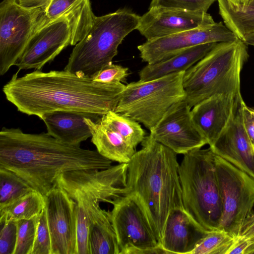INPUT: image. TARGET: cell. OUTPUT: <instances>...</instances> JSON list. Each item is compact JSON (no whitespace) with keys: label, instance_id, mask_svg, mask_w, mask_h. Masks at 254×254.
I'll list each match as a JSON object with an SVG mask.
<instances>
[{"label":"cell","instance_id":"obj_21","mask_svg":"<svg viewBox=\"0 0 254 254\" xmlns=\"http://www.w3.org/2000/svg\"><path fill=\"white\" fill-rule=\"evenodd\" d=\"M101 117L74 112L56 111L43 115L40 119L45 123L49 134L65 143L80 146L92 136L84 119L97 120Z\"/></svg>","mask_w":254,"mask_h":254},{"label":"cell","instance_id":"obj_29","mask_svg":"<svg viewBox=\"0 0 254 254\" xmlns=\"http://www.w3.org/2000/svg\"><path fill=\"white\" fill-rule=\"evenodd\" d=\"M39 216L17 221V240L14 254H32Z\"/></svg>","mask_w":254,"mask_h":254},{"label":"cell","instance_id":"obj_20","mask_svg":"<svg viewBox=\"0 0 254 254\" xmlns=\"http://www.w3.org/2000/svg\"><path fill=\"white\" fill-rule=\"evenodd\" d=\"M208 232L184 208H177L167 217L160 246L165 254H190Z\"/></svg>","mask_w":254,"mask_h":254},{"label":"cell","instance_id":"obj_8","mask_svg":"<svg viewBox=\"0 0 254 254\" xmlns=\"http://www.w3.org/2000/svg\"><path fill=\"white\" fill-rule=\"evenodd\" d=\"M185 71L126 85L115 112L142 124L151 130L175 103L185 99Z\"/></svg>","mask_w":254,"mask_h":254},{"label":"cell","instance_id":"obj_37","mask_svg":"<svg viewBox=\"0 0 254 254\" xmlns=\"http://www.w3.org/2000/svg\"><path fill=\"white\" fill-rule=\"evenodd\" d=\"M235 6L244 8L249 6L254 2V0H227Z\"/></svg>","mask_w":254,"mask_h":254},{"label":"cell","instance_id":"obj_6","mask_svg":"<svg viewBox=\"0 0 254 254\" xmlns=\"http://www.w3.org/2000/svg\"><path fill=\"white\" fill-rule=\"evenodd\" d=\"M179 170L186 211L206 231L219 230L223 203L210 147L184 154Z\"/></svg>","mask_w":254,"mask_h":254},{"label":"cell","instance_id":"obj_5","mask_svg":"<svg viewBox=\"0 0 254 254\" xmlns=\"http://www.w3.org/2000/svg\"><path fill=\"white\" fill-rule=\"evenodd\" d=\"M247 45L239 38L217 43L205 57L185 71V100L191 108L216 94L242 98L240 75L249 57Z\"/></svg>","mask_w":254,"mask_h":254},{"label":"cell","instance_id":"obj_19","mask_svg":"<svg viewBox=\"0 0 254 254\" xmlns=\"http://www.w3.org/2000/svg\"><path fill=\"white\" fill-rule=\"evenodd\" d=\"M243 98L235 99L224 94H216L192 107L191 114L195 125L206 138L213 144L226 128Z\"/></svg>","mask_w":254,"mask_h":254},{"label":"cell","instance_id":"obj_10","mask_svg":"<svg viewBox=\"0 0 254 254\" xmlns=\"http://www.w3.org/2000/svg\"><path fill=\"white\" fill-rule=\"evenodd\" d=\"M109 211L120 248V254H165L140 205L131 195L112 203Z\"/></svg>","mask_w":254,"mask_h":254},{"label":"cell","instance_id":"obj_1","mask_svg":"<svg viewBox=\"0 0 254 254\" xmlns=\"http://www.w3.org/2000/svg\"><path fill=\"white\" fill-rule=\"evenodd\" d=\"M18 72L3 85V92L17 111L40 119L56 111L103 116L115 110L126 85L104 83L67 70H35L18 77Z\"/></svg>","mask_w":254,"mask_h":254},{"label":"cell","instance_id":"obj_31","mask_svg":"<svg viewBox=\"0 0 254 254\" xmlns=\"http://www.w3.org/2000/svg\"><path fill=\"white\" fill-rule=\"evenodd\" d=\"M51 240L46 206L39 216L35 243L31 254H51Z\"/></svg>","mask_w":254,"mask_h":254},{"label":"cell","instance_id":"obj_9","mask_svg":"<svg viewBox=\"0 0 254 254\" xmlns=\"http://www.w3.org/2000/svg\"><path fill=\"white\" fill-rule=\"evenodd\" d=\"M215 162L223 203L218 229L236 238L254 212V178L216 154Z\"/></svg>","mask_w":254,"mask_h":254},{"label":"cell","instance_id":"obj_14","mask_svg":"<svg viewBox=\"0 0 254 254\" xmlns=\"http://www.w3.org/2000/svg\"><path fill=\"white\" fill-rule=\"evenodd\" d=\"M45 198L51 254H77V218L74 201L56 185Z\"/></svg>","mask_w":254,"mask_h":254},{"label":"cell","instance_id":"obj_16","mask_svg":"<svg viewBox=\"0 0 254 254\" xmlns=\"http://www.w3.org/2000/svg\"><path fill=\"white\" fill-rule=\"evenodd\" d=\"M15 0L23 6L39 12L36 31L62 16L65 17L70 27L72 46L86 35L95 17L90 0Z\"/></svg>","mask_w":254,"mask_h":254},{"label":"cell","instance_id":"obj_39","mask_svg":"<svg viewBox=\"0 0 254 254\" xmlns=\"http://www.w3.org/2000/svg\"><path fill=\"white\" fill-rule=\"evenodd\" d=\"M249 240L248 247L245 254H254V238Z\"/></svg>","mask_w":254,"mask_h":254},{"label":"cell","instance_id":"obj_2","mask_svg":"<svg viewBox=\"0 0 254 254\" xmlns=\"http://www.w3.org/2000/svg\"><path fill=\"white\" fill-rule=\"evenodd\" d=\"M112 162L97 150L65 143L47 132L27 133L5 127L0 132V168L13 172L44 196L61 174L105 169Z\"/></svg>","mask_w":254,"mask_h":254},{"label":"cell","instance_id":"obj_4","mask_svg":"<svg viewBox=\"0 0 254 254\" xmlns=\"http://www.w3.org/2000/svg\"><path fill=\"white\" fill-rule=\"evenodd\" d=\"M127 163L105 169L73 170L61 174L56 185L74 201L77 218V254H90L89 234L100 203H111L126 193Z\"/></svg>","mask_w":254,"mask_h":254},{"label":"cell","instance_id":"obj_11","mask_svg":"<svg viewBox=\"0 0 254 254\" xmlns=\"http://www.w3.org/2000/svg\"><path fill=\"white\" fill-rule=\"evenodd\" d=\"M39 13L15 0L0 3V74L15 65L36 31Z\"/></svg>","mask_w":254,"mask_h":254},{"label":"cell","instance_id":"obj_3","mask_svg":"<svg viewBox=\"0 0 254 254\" xmlns=\"http://www.w3.org/2000/svg\"><path fill=\"white\" fill-rule=\"evenodd\" d=\"M127 163L126 193L144 211L160 245L171 211L184 208L177 153L150 134Z\"/></svg>","mask_w":254,"mask_h":254},{"label":"cell","instance_id":"obj_25","mask_svg":"<svg viewBox=\"0 0 254 254\" xmlns=\"http://www.w3.org/2000/svg\"><path fill=\"white\" fill-rule=\"evenodd\" d=\"M45 205V196L33 190L0 207V222L33 218L40 215Z\"/></svg>","mask_w":254,"mask_h":254},{"label":"cell","instance_id":"obj_22","mask_svg":"<svg viewBox=\"0 0 254 254\" xmlns=\"http://www.w3.org/2000/svg\"><path fill=\"white\" fill-rule=\"evenodd\" d=\"M91 134V141L98 152L105 158L119 163H127L136 148L128 144L122 136L103 118L84 119Z\"/></svg>","mask_w":254,"mask_h":254},{"label":"cell","instance_id":"obj_27","mask_svg":"<svg viewBox=\"0 0 254 254\" xmlns=\"http://www.w3.org/2000/svg\"><path fill=\"white\" fill-rule=\"evenodd\" d=\"M35 190L13 172L0 168V207Z\"/></svg>","mask_w":254,"mask_h":254},{"label":"cell","instance_id":"obj_18","mask_svg":"<svg viewBox=\"0 0 254 254\" xmlns=\"http://www.w3.org/2000/svg\"><path fill=\"white\" fill-rule=\"evenodd\" d=\"M244 102L238 104L229 124L209 147L215 154L254 178V149L243 123Z\"/></svg>","mask_w":254,"mask_h":254},{"label":"cell","instance_id":"obj_13","mask_svg":"<svg viewBox=\"0 0 254 254\" xmlns=\"http://www.w3.org/2000/svg\"><path fill=\"white\" fill-rule=\"evenodd\" d=\"M191 108L185 99L175 103L150 130V134L177 154L201 148L207 141L193 122Z\"/></svg>","mask_w":254,"mask_h":254},{"label":"cell","instance_id":"obj_15","mask_svg":"<svg viewBox=\"0 0 254 254\" xmlns=\"http://www.w3.org/2000/svg\"><path fill=\"white\" fill-rule=\"evenodd\" d=\"M71 33L69 22L62 16L35 31L15 65L20 70H41L70 45Z\"/></svg>","mask_w":254,"mask_h":254},{"label":"cell","instance_id":"obj_36","mask_svg":"<svg viewBox=\"0 0 254 254\" xmlns=\"http://www.w3.org/2000/svg\"><path fill=\"white\" fill-rule=\"evenodd\" d=\"M238 237L249 240L254 238V212L246 221Z\"/></svg>","mask_w":254,"mask_h":254},{"label":"cell","instance_id":"obj_32","mask_svg":"<svg viewBox=\"0 0 254 254\" xmlns=\"http://www.w3.org/2000/svg\"><path fill=\"white\" fill-rule=\"evenodd\" d=\"M128 70L127 67L112 63L104 66L91 78L94 81L100 83L122 82L128 76Z\"/></svg>","mask_w":254,"mask_h":254},{"label":"cell","instance_id":"obj_17","mask_svg":"<svg viewBox=\"0 0 254 254\" xmlns=\"http://www.w3.org/2000/svg\"><path fill=\"white\" fill-rule=\"evenodd\" d=\"M215 22L207 12L155 6L149 7L148 11L140 16L136 29L150 40Z\"/></svg>","mask_w":254,"mask_h":254},{"label":"cell","instance_id":"obj_35","mask_svg":"<svg viewBox=\"0 0 254 254\" xmlns=\"http://www.w3.org/2000/svg\"><path fill=\"white\" fill-rule=\"evenodd\" d=\"M249 243V240L247 239L241 237L235 238L227 254H245Z\"/></svg>","mask_w":254,"mask_h":254},{"label":"cell","instance_id":"obj_30","mask_svg":"<svg viewBox=\"0 0 254 254\" xmlns=\"http://www.w3.org/2000/svg\"><path fill=\"white\" fill-rule=\"evenodd\" d=\"M216 0H151L149 7H163L190 11L207 12Z\"/></svg>","mask_w":254,"mask_h":254},{"label":"cell","instance_id":"obj_34","mask_svg":"<svg viewBox=\"0 0 254 254\" xmlns=\"http://www.w3.org/2000/svg\"><path fill=\"white\" fill-rule=\"evenodd\" d=\"M242 116L245 130L254 149V109L247 106L245 102L242 105Z\"/></svg>","mask_w":254,"mask_h":254},{"label":"cell","instance_id":"obj_24","mask_svg":"<svg viewBox=\"0 0 254 254\" xmlns=\"http://www.w3.org/2000/svg\"><path fill=\"white\" fill-rule=\"evenodd\" d=\"M90 254H120L109 211L101 207L93 216L89 234Z\"/></svg>","mask_w":254,"mask_h":254},{"label":"cell","instance_id":"obj_23","mask_svg":"<svg viewBox=\"0 0 254 254\" xmlns=\"http://www.w3.org/2000/svg\"><path fill=\"white\" fill-rule=\"evenodd\" d=\"M217 43L197 45L161 62L147 64L138 72L139 80L148 81L172 73L186 71L205 57Z\"/></svg>","mask_w":254,"mask_h":254},{"label":"cell","instance_id":"obj_7","mask_svg":"<svg viewBox=\"0 0 254 254\" xmlns=\"http://www.w3.org/2000/svg\"><path fill=\"white\" fill-rule=\"evenodd\" d=\"M140 18L126 9L95 16L89 31L73 48L64 69L78 76L92 77L112 64L119 46L137 29Z\"/></svg>","mask_w":254,"mask_h":254},{"label":"cell","instance_id":"obj_28","mask_svg":"<svg viewBox=\"0 0 254 254\" xmlns=\"http://www.w3.org/2000/svg\"><path fill=\"white\" fill-rule=\"evenodd\" d=\"M235 238L223 230L209 231L190 254H227Z\"/></svg>","mask_w":254,"mask_h":254},{"label":"cell","instance_id":"obj_33","mask_svg":"<svg viewBox=\"0 0 254 254\" xmlns=\"http://www.w3.org/2000/svg\"><path fill=\"white\" fill-rule=\"evenodd\" d=\"M0 223V254H14L17 240V221Z\"/></svg>","mask_w":254,"mask_h":254},{"label":"cell","instance_id":"obj_38","mask_svg":"<svg viewBox=\"0 0 254 254\" xmlns=\"http://www.w3.org/2000/svg\"><path fill=\"white\" fill-rule=\"evenodd\" d=\"M243 41L247 45L254 46V33L247 35Z\"/></svg>","mask_w":254,"mask_h":254},{"label":"cell","instance_id":"obj_26","mask_svg":"<svg viewBox=\"0 0 254 254\" xmlns=\"http://www.w3.org/2000/svg\"><path fill=\"white\" fill-rule=\"evenodd\" d=\"M102 117L128 144L135 148L145 137V131L139 123L130 118L113 111Z\"/></svg>","mask_w":254,"mask_h":254},{"label":"cell","instance_id":"obj_12","mask_svg":"<svg viewBox=\"0 0 254 254\" xmlns=\"http://www.w3.org/2000/svg\"><path fill=\"white\" fill-rule=\"evenodd\" d=\"M237 36L222 22L147 40L139 45L140 57L148 64L168 59L190 48L209 43L233 41Z\"/></svg>","mask_w":254,"mask_h":254}]
</instances>
